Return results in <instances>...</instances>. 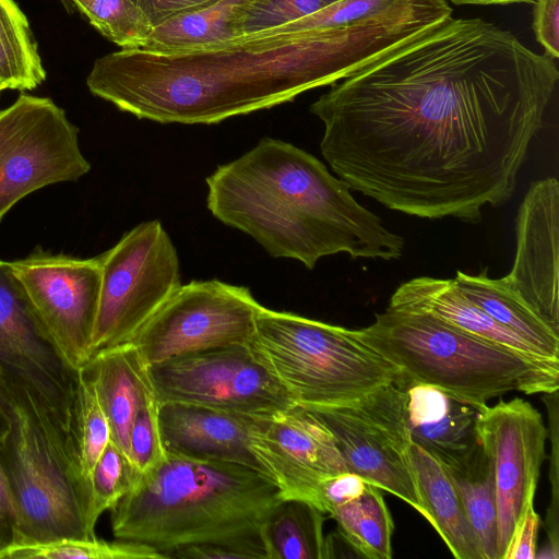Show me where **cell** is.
I'll use <instances>...</instances> for the list:
<instances>
[{"label":"cell","instance_id":"6da1fadb","mask_svg":"<svg viewBox=\"0 0 559 559\" xmlns=\"http://www.w3.org/2000/svg\"><path fill=\"white\" fill-rule=\"evenodd\" d=\"M342 80L310 106L336 176L390 210L475 224L512 198L559 71L496 24L450 16Z\"/></svg>","mask_w":559,"mask_h":559},{"label":"cell","instance_id":"7a4b0ae2","mask_svg":"<svg viewBox=\"0 0 559 559\" xmlns=\"http://www.w3.org/2000/svg\"><path fill=\"white\" fill-rule=\"evenodd\" d=\"M438 23L430 0L341 28L250 33L183 49H120L98 58L91 93L139 119L214 124L335 83Z\"/></svg>","mask_w":559,"mask_h":559},{"label":"cell","instance_id":"3957f363","mask_svg":"<svg viewBox=\"0 0 559 559\" xmlns=\"http://www.w3.org/2000/svg\"><path fill=\"white\" fill-rule=\"evenodd\" d=\"M205 181L212 215L273 258L312 270L320 259L341 252L382 260L403 254V237L360 205L343 179L292 143L263 138Z\"/></svg>","mask_w":559,"mask_h":559},{"label":"cell","instance_id":"277c9868","mask_svg":"<svg viewBox=\"0 0 559 559\" xmlns=\"http://www.w3.org/2000/svg\"><path fill=\"white\" fill-rule=\"evenodd\" d=\"M281 500L255 468L166 452L110 510L111 530L117 539L148 545L164 557L182 546L225 544L266 559L260 528Z\"/></svg>","mask_w":559,"mask_h":559},{"label":"cell","instance_id":"5b68a950","mask_svg":"<svg viewBox=\"0 0 559 559\" xmlns=\"http://www.w3.org/2000/svg\"><path fill=\"white\" fill-rule=\"evenodd\" d=\"M0 385L10 414L2 457L15 512L13 544L96 538L87 527L90 487L72 432V396H52L4 372Z\"/></svg>","mask_w":559,"mask_h":559},{"label":"cell","instance_id":"8992f818","mask_svg":"<svg viewBox=\"0 0 559 559\" xmlns=\"http://www.w3.org/2000/svg\"><path fill=\"white\" fill-rule=\"evenodd\" d=\"M354 331L411 380L478 405L511 391H558L559 361L524 356L421 310L388 306Z\"/></svg>","mask_w":559,"mask_h":559},{"label":"cell","instance_id":"52a82bcc","mask_svg":"<svg viewBox=\"0 0 559 559\" xmlns=\"http://www.w3.org/2000/svg\"><path fill=\"white\" fill-rule=\"evenodd\" d=\"M250 347L301 407L352 403L401 372L354 330L263 306Z\"/></svg>","mask_w":559,"mask_h":559},{"label":"cell","instance_id":"ba28073f","mask_svg":"<svg viewBox=\"0 0 559 559\" xmlns=\"http://www.w3.org/2000/svg\"><path fill=\"white\" fill-rule=\"evenodd\" d=\"M98 257L102 284L90 359L130 343L181 285L177 250L159 221L140 223Z\"/></svg>","mask_w":559,"mask_h":559},{"label":"cell","instance_id":"9c48e42d","mask_svg":"<svg viewBox=\"0 0 559 559\" xmlns=\"http://www.w3.org/2000/svg\"><path fill=\"white\" fill-rule=\"evenodd\" d=\"M395 379L348 404L304 408L331 432L348 472L423 515L409 460L404 394Z\"/></svg>","mask_w":559,"mask_h":559},{"label":"cell","instance_id":"30bf717a","mask_svg":"<svg viewBox=\"0 0 559 559\" xmlns=\"http://www.w3.org/2000/svg\"><path fill=\"white\" fill-rule=\"evenodd\" d=\"M90 169L79 129L50 98L21 94L0 110V222L32 192Z\"/></svg>","mask_w":559,"mask_h":559},{"label":"cell","instance_id":"8fae6325","mask_svg":"<svg viewBox=\"0 0 559 559\" xmlns=\"http://www.w3.org/2000/svg\"><path fill=\"white\" fill-rule=\"evenodd\" d=\"M261 305L247 287L218 280L180 285L132 343L147 366L230 345H250Z\"/></svg>","mask_w":559,"mask_h":559},{"label":"cell","instance_id":"7c38bea8","mask_svg":"<svg viewBox=\"0 0 559 559\" xmlns=\"http://www.w3.org/2000/svg\"><path fill=\"white\" fill-rule=\"evenodd\" d=\"M159 404L180 403L245 415H267L296 406L250 345H230L148 366Z\"/></svg>","mask_w":559,"mask_h":559},{"label":"cell","instance_id":"4fadbf2b","mask_svg":"<svg viewBox=\"0 0 559 559\" xmlns=\"http://www.w3.org/2000/svg\"><path fill=\"white\" fill-rule=\"evenodd\" d=\"M12 267L46 341L70 369H81L90 360L99 305V257L80 259L37 248Z\"/></svg>","mask_w":559,"mask_h":559},{"label":"cell","instance_id":"5bb4252c","mask_svg":"<svg viewBox=\"0 0 559 559\" xmlns=\"http://www.w3.org/2000/svg\"><path fill=\"white\" fill-rule=\"evenodd\" d=\"M546 437L540 413L521 397L485 405L480 413L477 438L491 460L495 476L497 559H503L522 518L534 504Z\"/></svg>","mask_w":559,"mask_h":559},{"label":"cell","instance_id":"9a60e30c","mask_svg":"<svg viewBox=\"0 0 559 559\" xmlns=\"http://www.w3.org/2000/svg\"><path fill=\"white\" fill-rule=\"evenodd\" d=\"M249 447L282 499L304 500L316 508L321 483L348 472L331 432L299 405L255 416Z\"/></svg>","mask_w":559,"mask_h":559},{"label":"cell","instance_id":"2e32d148","mask_svg":"<svg viewBox=\"0 0 559 559\" xmlns=\"http://www.w3.org/2000/svg\"><path fill=\"white\" fill-rule=\"evenodd\" d=\"M506 281L559 333V182L531 183L516 217L515 257Z\"/></svg>","mask_w":559,"mask_h":559},{"label":"cell","instance_id":"e0dca14e","mask_svg":"<svg viewBox=\"0 0 559 559\" xmlns=\"http://www.w3.org/2000/svg\"><path fill=\"white\" fill-rule=\"evenodd\" d=\"M0 367L52 396L70 399L75 372L41 334L12 262L0 260Z\"/></svg>","mask_w":559,"mask_h":559},{"label":"cell","instance_id":"ac0fdd59","mask_svg":"<svg viewBox=\"0 0 559 559\" xmlns=\"http://www.w3.org/2000/svg\"><path fill=\"white\" fill-rule=\"evenodd\" d=\"M255 416L180 403L159 404L158 411L166 452L242 464L262 472L249 447Z\"/></svg>","mask_w":559,"mask_h":559},{"label":"cell","instance_id":"d6986e66","mask_svg":"<svg viewBox=\"0 0 559 559\" xmlns=\"http://www.w3.org/2000/svg\"><path fill=\"white\" fill-rule=\"evenodd\" d=\"M396 382L403 390L411 440L440 462L466 453L478 440L477 421L485 405L461 399L439 388L416 382L402 372Z\"/></svg>","mask_w":559,"mask_h":559},{"label":"cell","instance_id":"ffe728a7","mask_svg":"<svg viewBox=\"0 0 559 559\" xmlns=\"http://www.w3.org/2000/svg\"><path fill=\"white\" fill-rule=\"evenodd\" d=\"M82 368L94 382L111 440L129 460V437L135 416L147 401L156 397L148 366L136 347L126 343L96 353Z\"/></svg>","mask_w":559,"mask_h":559},{"label":"cell","instance_id":"44dd1931","mask_svg":"<svg viewBox=\"0 0 559 559\" xmlns=\"http://www.w3.org/2000/svg\"><path fill=\"white\" fill-rule=\"evenodd\" d=\"M389 307L421 310L472 335L524 356L552 360L530 342L495 321L469 300L453 280L429 276L409 280L393 293Z\"/></svg>","mask_w":559,"mask_h":559},{"label":"cell","instance_id":"7402d4cb","mask_svg":"<svg viewBox=\"0 0 559 559\" xmlns=\"http://www.w3.org/2000/svg\"><path fill=\"white\" fill-rule=\"evenodd\" d=\"M409 460L423 503V516L441 536L453 557L485 559L460 495L442 463L413 442Z\"/></svg>","mask_w":559,"mask_h":559},{"label":"cell","instance_id":"603a6c76","mask_svg":"<svg viewBox=\"0 0 559 559\" xmlns=\"http://www.w3.org/2000/svg\"><path fill=\"white\" fill-rule=\"evenodd\" d=\"M453 281L495 321L530 342L547 358L559 360V333L525 302L504 276L491 278L486 271L476 275L457 271Z\"/></svg>","mask_w":559,"mask_h":559},{"label":"cell","instance_id":"cb8c5ba5","mask_svg":"<svg viewBox=\"0 0 559 559\" xmlns=\"http://www.w3.org/2000/svg\"><path fill=\"white\" fill-rule=\"evenodd\" d=\"M253 0H217L180 13L155 26L145 45L152 50L202 48L242 36V23Z\"/></svg>","mask_w":559,"mask_h":559},{"label":"cell","instance_id":"d4e9b609","mask_svg":"<svg viewBox=\"0 0 559 559\" xmlns=\"http://www.w3.org/2000/svg\"><path fill=\"white\" fill-rule=\"evenodd\" d=\"M441 463L460 495L485 559H497V501L489 455L477 440L466 453Z\"/></svg>","mask_w":559,"mask_h":559},{"label":"cell","instance_id":"484cf974","mask_svg":"<svg viewBox=\"0 0 559 559\" xmlns=\"http://www.w3.org/2000/svg\"><path fill=\"white\" fill-rule=\"evenodd\" d=\"M324 513L299 499H282L260 528L266 559H328Z\"/></svg>","mask_w":559,"mask_h":559},{"label":"cell","instance_id":"4316f807","mask_svg":"<svg viewBox=\"0 0 559 559\" xmlns=\"http://www.w3.org/2000/svg\"><path fill=\"white\" fill-rule=\"evenodd\" d=\"M342 538L360 557L391 559L394 524L380 488L367 483L361 492L330 513Z\"/></svg>","mask_w":559,"mask_h":559},{"label":"cell","instance_id":"83f0119b","mask_svg":"<svg viewBox=\"0 0 559 559\" xmlns=\"http://www.w3.org/2000/svg\"><path fill=\"white\" fill-rule=\"evenodd\" d=\"M45 79L27 17L14 0H0V81L5 90L31 91Z\"/></svg>","mask_w":559,"mask_h":559},{"label":"cell","instance_id":"f1b7e54d","mask_svg":"<svg viewBox=\"0 0 559 559\" xmlns=\"http://www.w3.org/2000/svg\"><path fill=\"white\" fill-rule=\"evenodd\" d=\"M71 426L80 466L90 481L96 462L111 440V431L94 382L83 368L75 372Z\"/></svg>","mask_w":559,"mask_h":559},{"label":"cell","instance_id":"f546056e","mask_svg":"<svg viewBox=\"0 0 559 559\" xmlns=\"http://www.w3.org/2000/svg\"><path fill=\"white\" fill-rule=\"evenodd\" d=\"M163 559L157 549L118 539L66 537L47 542L12 544L0 551V559Z\"/></svg>","mask_w":559,"mask_h":559},{"label":"cell","instance_id":"4dcf8cb0","mask_svg":"<svg viewBox=\"0 0 559 559\" xmlns=\"http://www.w3.org/2000/svg\"><path fill=\"white\" fill-rule=\"evenodd\" d=\"M106 38L121 49L145 47L153 26L135 0H72Z\"/></svg>","mask_w":559,"mask_h":559},{"label":"cell","instance_id":"1f68e13d","mask_svg":"<svg viewBox=\"0 0 559 559\" xmlns=\"http://www.w3.org/2000/svg\"><path fill=\"white\" fill-rule=\"evenodd\" d=\"M134 479L135 474L128 457L110 440L90 476L86 521L91 534L95 535L99 516L118 503L130 490Z\"/></svg>","mask_w":559,"mask_h":559},{"label":"cell","instance_id":"d6a6232c","mask_svg":"<svg viewBox=\"0 0 559 559\" xmlns=\"http://www.w3.org/2000/svg\"><path fill=\"white\" fill-rule=\"evenodd\" d=\"M409 0H338L305 17L265 29L272 33L323 31L347 27L389 13Z\"/></svg>","mask_w":559,"mask_h":559},{"label":"cell","instance_id":"836d02e7","mask_svg":"<svg viewBox=\"0 0 559 559\" xmlns=\"http://www.w3.org/2000/svg\"><path fill=\"white\" fill-rule=\"evenodd\" d=\"M156 397L147 401L138 412L129 437V461L136 476L155 468L165 457Z\"/></svg>","mask_w":559,"mask_h":559},{"label":"cell","instance_id":"e575fe53","mask_svg":"<svg viewBox=\"0 0 559 559\" xmlns=\"http://www.w3.org/2000/svg\"><path fill=\"white\" fill-rule=\"evenodd\" d=\"M338 0H253L242 23L243 35L284 25Z\"/></svg>","mask_w":559,"mask_h":559},{"label":"cell","instance_id":"d590c367","mask_svg":"<svg viewBox=\"0 0 559 559\" xmlns=\"http://www.w3.org/2000/svg\"><path fill=\"white\" fill-rule=\"evenodd\" d=\"M9 425L8 402L0 385V551L13 544L15 539V512L2 457Z\"/></svg>","mask_w":559,"mask_h":559},{"label":"cell","instance_id":"8d00e7d4","mask_svg":"<svg viewBox=\"0 0 559 559\" xmlns=\"http://www.w3.org/2000/svg\"><path fill=\"white\" fill-rule=\"evenodd\" d=\"M533 29L537 41L552 59L559 57V0H536Z\"/></svg>","mask_w":559,"mask_h":559},{"label":"cell","instance_id":"74e56055","mask_svg":"<svg viewBox=\"0 0 559 559\" xmlns=\"http://www.w3.org/2000/svg\"><path fill=\"white\" fill-rule=\"evenodd\" d=\"M366 484L350 472L324 479L319 489V510L330 514L335 507L361 492Z\"/></svg>","mask_w":559,"mask_h":559},{"label":"cell","instance_id":"f35d334b","mask_svg":"<svg viewBox=\"0 0 559 559\" xmlns=\"http://www.w3.org/2000/svg\"><path fill=\"white\" fill-rule=\"evenodd\" d=\"M540 519L530 506L522 518L503 559H534L536 558V540Z\"/></svg>","mask_w":559,"mask_h":559},{"label":"cell","instance_id":"ab89813d","mask_svg":"<svg viewBox=\"0 0 559 559\" xmlns=\"http://www.w3.org/2000/svg\"><path fill=\"white\" fill-rule=\"evenodd\" d=\"M215 1L217 0H135L153 28L173 16Z\"/></svg>","mask_w":559,"mask_h":559},{"label":"cell","instance_id":"60d3db41","mask_svg":"<svg viewBox=\"0 0 559 559\" xmlns=\"http://www.w3.org/2000/svg\"><path fill=\"white\" fill-rule=\"evenodd\" d=\"M165 558L190 559H224V558H254L249 551L225 544H200L175 548L165 554Z\"/></svg>","mask_w":559,"mask_h":559},{"label":"cell","instance_id":"b9f144b4","mask_svg":"<svg viewBox=\"0 0 559 559\" xmlns=\"http://www.w3.org/2000/svg\"><path fill=\"white\" fill-rule=\"evenodd\" d=\"M451 1L454 4L461 5V4H480V5H488V4H510V3H530L534 4L536 0H445Z\"/></svg>","mask_w":559,"mask_h":559},{"label":"cell","instance_id":"7bdbcfd3","mask_svg":"<svg viewBox=\"0 0 559 559\" xmlns=\"http://www.w3.org/2000/svg\"><path fill=\"white\" fill-rule=\"evenodd\" d=\"M3 90H5V88H4L3 84H2V82L0 81V93H1Z\"/></svg>","mask_w":559,"mask_h":559},{"label":"cell","instance_id":"ee69618b","mask_svg":"<svg viewBox=\"0 0 559 559\" xmlns=\"http://www.w3.org/2000/svg\"><path fill=\"white\" fill-rule=\"evenodd\" d=\"M0 372H1V367H0Z\"/></svg>","mask_w":559,"mask_h":559},{"label":"cell","instance_id":"f6af8a7d","mask_svg":"<svg viewBox=\"0 0 559 559\" xmlns=\"http://www.w3.org/2000/svg\"><path fill=\"white\" fill-rule=\"evenodd\" d=\"M69 1H72V0H69Z\"/></svg>","mask_w":559,"mask_h":559}]
</instances>
